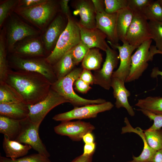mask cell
Wrapping results in <instances>:
<instances>
[{"label": "cell", "mask_w": 162, "mask_h": 162, "mask_svg": "<svg viewBox=\"0 0 162 162\" xmlns=\"http://www.w3.org/2000/svg\"><path fill=\"white\" fill-rule=\"evenodd\" d=\"M82 140L85 144L91 143L94 142V136L91 132L86 134L83 137Z\"/></svg>", "instance_id": "cell-47"}, {"label": "cell", "mask_w": 162, "mask_h": 162, "mask_svg": "<svg viewBox=\"0 0 162 162\" xmlns=\"http://www.w3.org/2000/svg\"><path fill=\"white\" fill-rule=\"evenodd\" d=\"M74 8L73 14L79 15L80 19L78 23L80 25L88 28H96V14L92 0L76 1Z\"/></svg>", "instance_id": "cell-18"}, {"label": "cell", "mask_w": 162, "mask_h": 162, "mask_svg": "<svg viewBox=\"0 0 162 162\" xmlns=\"http://www.w3.org/2000/svg\"><path fill=\"white\" fill-rule=\"evenodd\" d=\"M12 11L42 32L61 12L59 1L54 0H46L30 8H15Z\"/></svg>", "instance_id": "cell-2"}, {"label": "cell", "mask_w": 162, "mask_h": 162, "mask_svg": "<svg viewBox=\"0 0 162 162\" xmlns=\"http://www.w3.org/2000/svg\"><path fill=\"white\" fill-rule=\"evenodd\" d=\"M21 122L22 126L20 131L15 140L29 145L38 153L49 158L50 154L39 135L40 126L32 123L28 118L21 120Z\"/></svg>", "instance_id": "cell-9"}, {"label": "cell", "mask_w": 162, "mask_h": 162, "mask_svg": "<svg viewBox=\"0 0 162 162\" xmlns=\"http://www.w3.org/2000/svg\"><path fill=\"white\" fill-rule=\"evenodd\" d=\"M46 0H19L15 8H26L33 7L45 2Z\"/></svg>", "instance_id": "cell-40"}, {"label": "cell", "mask_w": 162, "mask_h": 162, "mask_svg": "<svg viewBox=\"0 0 162 162\" xmlns=\"http://www.w3.org/2000/svg\"><path fill=\"white\" fill-rule=\"evenodd\" d=\"M96 143L95 142L85 144L82 154L85 155H93L95 150Z\"/></svg>", "instance_id": "cell-44"}, {"label": "cell", "mask_w": 162, "mask_h": 162, "mask_svg": "<svg viewBox=\"0 0 162 162\" xmlns=\"http://www.w3.org/2000/svg\"><path fill=\"white\" fill-rule=\"evenodd\" d=\"M136 110L141 111L151 120L153 121V124L148 129V130H156L161 129L162 127V114H155L148 111L140 109Z\"/></svg>", "instance_id": "cell-38"}, {"label": "cell", "mask_w": 162, "mask_h": 162, "mask_svg": "<svg viewBox=\"0 0 162 162\" xmlns=\"http://www.w3.org/2000/svg\"><path fill=\"white\" fill-rule=\"evenodd\" d=\"M96 13H101L105 11L104 0H92Z\"/></svg>", "instance_id": "cell-45"}, {"label": "cell", "mask_w": 162, "mask_h": 162, "mask_svg": "<svg viewBox=\"0 0 162 162\" xmlns=\"http://www.w3.org/2000/svg\"><path fill=\"white\" fill-rule=\"evenodd\" d=\"M74 88L76 91L82 94L86 93L92 87L79 78L75 81L74 83Z\"/></svg>", "instance_id": "cell-41"}, {"label": "cell", "mask_w": 162, "mask_h": 162, "mask_svg": "<svg viewBox=\"0 0 162 162\" xmlns=\"http://www.w3.org/2000/svg\"><path fill=\"white\" fill-rule=\"evenodd\" d=\"M28 105L23 102L0 104V115L14 119L22 120L28 118Z\"/></svg>", "instance_id": "cell-22"}, {"label": "cell", "mask_w": 162, "mask_h": 162, "mask_svg": "<svg viewBox=\"0 0 162 162\" xmlns=\"http://www.w3.org/2000/svg\"><path fill=\"white\" fill-rule=\"evenodd\" d=\"M79 78L90 85L94 84V76L90 70L83 69Z\"/></svg>", "instance_id": "cell-42"}, {"label": "cell", "mask_w": 162, "mask_h": 162, "mask_svg": "<svg viewBox=\"0 0 162 162\" xmlns=\"http://www.w3.org/2000/svg\"><path fill=\"white\" fill-rule=\"evenodd\" d=\"M156 54L159 53L162 54V52L157 49L156 50ZM158 76H161L162 79V71H160L158 68L155 67L152 70L151 76L152 78H155Z\"/></svg>", "instance_id": "cell-48"}, {"label": "cell", "mask_w": 162, "mask_h": 162, "mask_svg": "<svg viewBox=\"0 0 162 162\" xmlns=\"http://www.w3.org/2000/svg\"><path fill=\"white\" fill-rule=\"evenodd\" d=\"M21 126V121L0 115V133L9 139L15 140Z\"/></svg>", "instance_id": "cell-25"}, {"label": "cell", "mask_w": 162, "mask_h": 162, "mask_svg": "<svg viewBox=\"0 0 162 162\" xmlns=\"http://www.w3.org/2000/svg\"><path fill=\"white\" fill-rule=\"evenodd\" d=\"M93 155H85L82 154L74 158L71 162H92Z\"/></svg>", "instance_id": "cell-46"}, {"label": "cell", "mask_w": 162, "mask_h": 162, "mask_svg": "<svg viewBox=\"0 0 162 162\" xmlns=\"http://www.w3.org/2000/svg\"><path fill=\"white\" fill-rule=\"evenodd\" d=\"M158 1L162 7V0H158Z\"/></svg>", "instance_id": "cell-50"}, {"label": "cell", "mask_w": 162, "mask_h": 162, "mask_svg": "<svg viewBox=\"0 0 162 162\" xmlns=\"http://www.w3.org/2000/svg\"><path fill=\"white\" fill-rule=\"evenodd\" d=\"M0 162H51V161L49 158L38 153L32 154L14 160H12L6 157L0 156Z\"/></svg>", "instance_id": "cell-34"}, {"label": "cell", "mask_w": 162, "mask_h": 162, "mask_svg": "<svg viewBox=\"0 0 162 162\" xmlns=\"http://www.w3.org/2000/svg\"><path fill=\"white\" fill-rule=\"evenodd\" d=\"M2 28L8 53L11 52L18 42L27 38L40 35L42 33L12 11L9 14Z\"/></svg>", "instance_id": "cell-3"}, {"label": "cell", "mask_w": 162, "mask_h": 162, "mask_svg": "<svg viewBox=\"0 0 162 162\" xmlns=\"http://www.w3.org/2000/svg\"><path fill=\"white\" fill-rule=\"evenodd\" d=\"M9 53L24 58L47 56L40 35L27 38L18 42Z\"/></svg>", "instance_id": "cell-14"}, {"label": "cell", "mask_w": 162, "mask_h": 162, "mask_svg": "<svg viewBox=\"0 0 162 162\" xmlns=\"http://www.w3.org/2000/svg\"><path fill=\"white\" fill-rule=\"evenodd\" d=\"M67 18L68 22L65 29L59 38L54 50L46 58L47 62L52 66L81 41L78 22L71 16Z\"/></svg>", "instance_id": "cell-6"}, {"label": "cell", "mask_w": 162, "mask_h": 162, "mask_svg": "<svg viewBox=\"0 0 162 162\" xmlns=\"http://www.w3.org/2000/svg\"><path fill=\"white\" fill-rule=\"evenodd\" d=\"M127 162H138V161H135V160H132L128 161Z\"/></svg>", "instance_id": "cell-51"}, {"label": "cell", "mask_w": 162, "mask_h": 162, "mask_svg": "<svg viewBox=\"0 0 162 162\" xmlns=\"http://www.w3.org/2000/svg\"><path fill=\"white\" fill-rule=\"evenodd\" d=\"M125 81L119 78L112 77L111 87L113 89V95L116 99L115 104L117 108H125L129 114L133 116L135 115V112L128 100L130 92L125 87Z\"/></svg>", "instance_id": "cell-20"}, {"label": "cell", "mask_w": 162, "mask_h": 162, "mask_svg": "<svg viewBox=\"0 0 162 162\" xmlns=\"http://www.w3.org/2000/svg\"><path fill=\"white\" fill-rule=\"evenodd\" d=\"M5 82L17 92L23 102L28 105H34L44 99L52 84L39 73L10 69Z\"/></svg>", "instance_id": "cell-1"}, {"label": "cell", "mask_w": 162, "mask_h": 162, "mask_svg": "<svg viewBox=\"0 0 162 162\" xmlns=\"http://www.w3.org/2000/svg\"><path fill=\"white\" fill-rule=\"evenodd\" d=\"M89 49L88 46L81 40L71 50L72 57L76 65L82 62Z\"/></svg>", "instance_id": "cell-36"}, {"label": "cell", "mask_w": 162, "mask_h": 162, "mask_svg": "<svg viewBox=\"0 0 162 162\" xmlns=\"http://www.w3.org/2000/svg\"><path fill=\"white\" fill-rule=\"evenodd\" d=\"M3 148L6 157L14 160L25 156L32 147L4 136Z\"/></svg>", "instance_id": "cell-23"}, {"label": "cell", "mask_w": 162, "mask_h": 162, "mask_svg": "<svg viewBox=\"0 0 162 162\" xmlns=\"http://www.w3.org/2000/svg\"><path fill=\"white\" fill-rule=\"evenodd\" d=\"M105 52L106 58L102 68L96 70L93 75L94 84L108 90L111 87L113 70L118 64L119 58L117 52L109 46Z\"/></svg>", "instance_id": "cell-13"}, {"label": "cell", "mask_w": 162, "mask_h": 162, "mask_svg": "<svg viewBox=\"0 0 162 162\" xmlns=\"http://www.w3.org/2000/svg\"><path fill=\"white\" fill-rule=\"evenodd\" d=\"M117 31L119 40L125 41L128 30L132 22L134 13L128 7L117 12Z\"/></svg>", "instance_id": "cell-24"}, {"label": "cell", "mask_w": 162, "mask_h": 162, "mask_svg": "<svg viewBox=\"0 0 162 162\" xmlns=\"http://www.w3.org/2000/svg\"><path fill=\"white\" fill-rule=\"evenodd\" d=\"M70 50L52 66L57 80L64 77L75 68L76 65L73 60Z\"/></svg>", "instance_id": "cell-26"}, {"label": "cell", "mask_w": 162, "mask_h": 162, "mask_svg": "<svg viewBox=\"0 0 162 162\" xmlns=\"http://www.w3.org/2000/svg\"><path fill=\"white\" fill-rule=\"evenodd\" d=\"M152 1V0H128V7L134 13L142 14Z\"/></svg>", "instance_id": "cell-39"}, {"label": "cell", "mask_w": 162, "mask_h": 162, "mask_svg": "<svg viewBox=\"0 0 162 162\" xmlns=\"http://www.w3.org/2000/svg\"><path fill=\"white\" fill-rule=\"evenodd\" d=\"M23 102L20 94L5 82H0V104Z\"/></svg>", "instance_id": "cell-28"}, {"label": "cell", "mask_w": 162, "mask_h": 162, "mask_svg": "<svg viewBox=\"0 0 162 162\" xmlns=\"http://www.w3.org/2000/svg\"><path fill=\"white\" fill-rule=\"evenodd\" d=\"M152 40H148L140 45L131 58L129 74L125 82H130L138 79L147 69L148 62L151 61L150 48Z\"/></svg>", "instance_id": "cell-12"}, {"label": "cell", "mask_w": 162, "mask_h": 162, "mask_svg": "<svg viewBox=\"0 0 162 162\" xmlns=\"http://www.w3.org/2000/svg\"><path fill=\"white\" fill-rule=\"evenodd\" d=\"M81 40L89 48H97L105 51L109 46L106 41V35L95 28H88L80 25L78 22Z\"/></svg>", "instance_id": "cell-19"}, {"label": "cell", "mask_w": 162, "mask_h": 162, "mask_svg": "<svg viewBox=\"0 0 162 162\" xmlns=\"http://www.w3.org/2000/svg\"><path fill=\"white\" fill-rule=\"evenodd\" d=\"M123 43L122 46L109 44L114 49L118 50L120 60V65L117 69L114 71L112 77H117L125 82L130 71L132 53L138 47L130 44L126 41Z\"/></svg>", "instance_id": "cell-17"}, {"label": "cell", "mask_w": 162, "mask_h": 162, "mask_svg": "<svg viewBox=\"0 0 162 162\" xmlns=\"http://www.w3.org/2000/svg\"><path fill=\"white\" fill-rule=\"evenodd\" d=\"M124 122L126 126L122 128L121 134L130 132L136 133L140 136L144 143L143 150L141 154L138 157L133 156V160L139 162H152L156 151L148 145L143 130L139 127L134 128L130 125L127 117L124 118Z\"/></svg>", "instance_id": "cell-21"}, {"label": "cell", "mask_w": 162, "mask_h": 162, "mask_svg": "<svg viewBox=\"0 0 162 162\" xmlns=\"http://www.w3.org/2000/svg\"><path fill=\"white\" fill-rule=\"evenodd\" d=\"M117 13L112 14L105 11L96 13V28L106 36L109 44L118 45L119 40L117 31Z\"/></svg>", "instance_id": "cell-16"}, {"label": "cell", "mask_w": 162, "mask_h": 162, "mask_svg": "<svg viewBox=\"0 0 162 162\" xmlns=\"http://www.w3.org/2000/svg\"><path fill=\"white\" fill-rule=\"evenodd\" d=\"M69 101L51 88L46 98L33 105H28V118L33 124L40 125L48 113L56 106Z\"/></svg>", "instance_id": "cell-7"}, {"label": "cell", "mask_w": 162, "mask_h": 162, "mask_svg": "<svg viewBox=\"0 0 162 162\" xmlns=\"http://www.w3.org/2000/svg\"><path fill=\"white\" fill-rule=\"evenodd\" d=\"M152 162H162V149L156 151Z\"/></svg>", "instance_id": "cell-49"}, {"label": "cell", "mask_w": 162, "mask_h": 162, "mask_svg": "<svg viewBox=\"0 0 162 162\" xmlns=\"http://www.w3.org/2000/svg\"><path fill=\"white\" fill-rule=\"evenodd\" d=\"M113 106V104L111 102L106 101L100 104L75 107L69 111L56 114L52 118L56 121L63 122L75 119L80 120L95 118L98 113L110 110Z\"/></svg>", "instance_id": "cell-8"}, {"label": "cell", "mask_w": 162, "mask_h": 162, "mask_svg": "<svg viewBox=\"0 0 162 162\" xmlns=\"http://www.w3.org/2000/svg\"><path fill=\"white\" fill-rule=\"evenodd\" d=\"M99 49H90L82 62L83 69L95 71L100 69L103 61L102 55Z\"/></svg>", "instance_id": "cell-27"}, {"label": "cell", "mask_w": 162, "mask_h": 162, "mask_svg": "<svg viewBox=\"0 0 162 162\" xmlns=\"http://www.w3.org/2000/svg\"><path fill=\"white\" fill-rule=\"evenodd\" d=\"M132 22L128 30L125 41L138 47L145 42L152 39L148 22L143 15L134 13Z\"/></svg>", "instance_id": "cell-10"}, {"label": "cell", "mask_w": 162, "mask_h": 162, "mask_svg": "<svg viewBox=\"0 0 162 162\" xmlns=\"http://www.w3.org/2000/svg\"><path fill=\"white\" fill-rule=\"evenodd\" d=\"M142 14L147 20L162 22V7L158 0H153Z\"/></svg>", "instance_id": "cell-32"}, {"label": "cell", "mask_w": 162, "mask_h": 162, "mask_svg": "<svg viewBox=\"0 0 162 162\" xmlns=\"http://www.w3.org/2000/svg\"><path fill=\"white\" fill-rule=\"evenodd\" d=\"M0 82H5L9 68L8 59V52L6 45L3 29L0 30Z\"/></svg>", "instance_id": "cell-30"}, {"label": "cell", "mask_w": 162, "mask_h": 162, "mask_svg": "<svg viewBox=\"0 0 162 162\" xmlns=\"http://www.w3.org/2000/svg\"><path fill=\"white\" fill-rule=\"evenodd\" d=\"M105 11L107 14L117 13L128 7V0H104Z\"/></svg>", "instance_id": "cell-37"}, {"label": "cell", "mask_w": 162, "mask_h": 162, "mask_svg": "<svg viewBox=\"0 0 162 162\" xmlns=\"http://www.w3.org/2000/svg\"><path fill=\"white\" fill-rule=\"evenodd\" d=\"M67 22V18L60 12L42 32L40 36L47 56L54 50Z\"/></svg>", "instance_id": "cell-11"}, {"label": "cell", "mask_w": 162, "mask_h": 162, "mask_svg": "<svg viewBox=\"0 0 162 162\" xmlns=\"http://www.w3.org/2000/svg\"><path fill=\"white\" fill-rule=\"evenodd\" d=\"M82 69L80 68H75L66 76L52 84L51 88L68 100L74 107L106 102V100L101 98L85 99L80 97L74 92L73 88L74 82L79 77Z\"/></svg>", "instance_id": "cell-4"}, {"label": "cell", "mask_w": 162, "mask_h": 162, "mask_svg": "<svg viewBox=\"0 0 162 162\" xmlns=\"http://www.w3.org/2000/svg\"><path fill=\"white\" fill-rule=\"evenodd\" d=\"M148 146L156 151L162 149V129L143 130Z\"/></svg>", "instance_id": "cell-31"}, {"label": "cell", "mask_w": 162, "mask_h": 162, "mask_svg": "<svg viewBox=\"0 0 162 162\" xmlns=\"http://www.w3.org/2000/svg\"><path fill=\"white\" fill-rule=\"evenodd\" d=\"M148 24L152 39L155 43V46L162 52V22L149 21Z\"/></svg>", "instance_id": "cell-33"}, {"label": "cell", "mask_w": 162, "mask_h": 162, "mask_svg": "<svg viewBox=\"0 0 162 162\" xmlns=\"http://www.w3.org/2000/svg\"><path fill=\"white\" fill-rule=\"evenodd\" d=\"M69 0H61L59 2L61 12L67 18L70 16V13L68 6Z\"/></svg>", "instance_id": "cell-43"}, {"label": "cell", "mask_w": 162, "mask_h": 162, "mask_svg": "<svg viewBox=\"0 0 162 162\" xmlns=\"http://www.w3.org/2000/svg\"><path fill=\"white\" fill-rule=\"evenodd\" d=\"M19 0H3L0 1V29L2 28L4 23L9 13L16 6Z\"/></svg>", "instance_id": "cell-35"}, {"label": "cell", "mask_w": 162, "mask_h": 162, "mask_svg": "<svg viewBox=\"0 0 162 162\" xmlns=\"http://www.w3.org/2000/svg\"><path fill=\"white\" fill-rule=\"evenodd\" d=\"M135 106L155 114H162V97L150 96L139 99Z\"/></svg>", "instance_id": "cell-29"}, {"label": "cell", "mask_w": 162, "mask_h": 162, "mask_svg": "<svg viewBox=\"0 0 162 162\" xmlns=\"http://www.w3.org/2000/svg\"><path fill=\"white\" fill-rule=\"evenodd\" d=\"M95 128L90 122L79 120L62 122L54 130L58 134L67 136L73 141H80L86 134L92 133Z\"/></svg>", "instance_id": "cell-15"}, {"label": "cell", "mask_w": 162, "mask_h": 162, "mask_svg": "<svg viewBox=\"0 0 162 162\" xmlns=\"http://www.w3.org/2000/svg\"><path fill=\"white\" fill-rule=\"evenodd\" d=\"M7 59L9 68L11 69L39 73L52 84L57 80L52 66L47 62L45 58H24L8 53Z\"/></svg>", "instance_id": "cell-5"}]
</instances>
